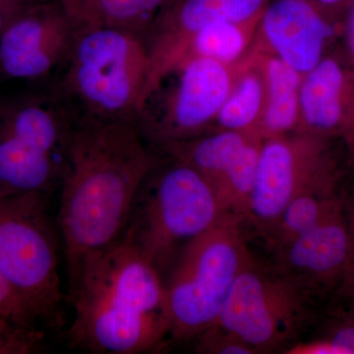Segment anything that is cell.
<instances>
[{"label": "cell", "instance_id": "6da1fadb", "mask_svg": "<svg viewBox=\"0 0 354 354\" xmlns=\"http://www.w3.org/2000/svg\"><path fill=\"white\" fill-rule=\"evenodd\" d=\"M160 155L135 122L74 120L57 223L72 281L84 261L122 236Z\"/></svg>", "mask_w": 354, "mask_h": 354}, {"label": "cell", "instance_id": "7a4b0ae2", "mask_svg": "<svg viewBox=\"0 0 354 354\" xmlns=\"http://www.w3.org/2000/svg\"><path fill=\"white\" fill-rule=\"evenodd\" d=\"M72 348L91 353L157 351L169 337L165 279L131 242L121 236L87 258L69 281Z\"/></svg>", "mask_w": 354, "mask_h": 354}, {"label": "cell", "instance_id": "3957f363", "mask_svg": "<svg viewBox=\"0 0 354 354\" xmlns=\"http://www.w3.org/2000/svg\"><path fill=\"white\" fill-rule=\"evenodd\" d=\"M150 58L141 35L115 27L76 30L51 86L74 120L135 122L145 104Z\"/></svg>", "mask_w": 354, "mask_h": 354}, {"label": "cell", "instance_id": "277c9868", "mask_svg": "<svg viewBox=\"0 0 354 354\" xmlns=\"http://www.w3.org/2000/svg\"><path fill=\"white\" fill-rule=\"evenodd\" d=\"M225 213L213 186L196 169L160 155L135 197L122 236L165 279L185 246Z\"/></svg>", "mask_w": 354, "mask_h": 354}, {"label": "cell", "instance_id": "5b68a950", "mask_svg": "<svg viewBox=\"0 0 354 354\" xmlns=\"http://www.w3.org/2000/svg\"><path fill=\"white\" fill-rule=\"evenodd\" d=\"M243 220L225 213L193 239L165 279L169 337L194 341L218 323L235 279L251 260Z\"/></svg>", "mask_w": 354, "mask_h": 354}, {"label": "cell", "instance_id": "8992f818", "mask_svg": "<svg viewBox=\"0 0 354 354\" xmlns=\"http://www.w3.org/2000/svg\"><path fill=\"white\" fill-rule=\"evenodd\" d=\"M73 116L50 85L13 97L0 94V193L59 189Z\"/></svg>", "mask_w": 354, "mask_h": 354}, {"label": "cell", "instance_id": "52a82bcc", "mask_svg": "<svg viewBox=\"0 0 354 354\" xmlns=\"http://www.w3.org/2000/svg\"><path fill=\"white\" fill-rule=\"evenodd\" d=\"M39 193H0V274L43 329L62 327L58 243Z\"/></svg>", "mask_w": 354, "mask_h": 354}, {"label": "cell", "instance_id": "ba28073f", "mask_svg": "<svg viewBox=\"0 0 354 354\" xmlns=\"http://www.w3.org/2000/svg\"><path fill=\"white\" fill-rule=\"evenodd\" d=\"M308 290L252 259L235 279L216 325L256 353L286 351L299 342L311 316Z\"/></svg>", "mask_w": 354, "mask_h": 354}, {"label": "cell", "instance_id": "9c48e42d", "mask_svg": "<svg viewBox=\"0 0 354 354\" xmlns=\"http://www.w3.org/2000/svg\"><path fill=\"white\" fill-rule=\"evenodd\" d=\"M237 64L204 57L179 62L167 74L174 80L167 92H153L160 94L158 102H146L140 113L138 127L147 143L155 150L205 134L232 90Z\"/></svg>", "mask_w": 354, "mask_h": 354}, {"label": "cell", "instance_id": "30bf717a", "mask_svg": "<svg viewBox=\"0 0 354 354\" xmlns=\"http://www.w3.org/2000/svg\"><path fill=\"white\" fill-rule=\"evenodd\" d=\"M326 140L307 132L263 140L257 176L244 221L263 232L299 193L328 179Z\"/></svg>", "mask_w": 354, "mask_h": 354}, {"label": "cell", "instance_id": "8fae6325", "mask_svg": "<svg viewBox=\"0 0 354 354\" xmlns=\"http://www.w3.org/2000/svg\"><path fill=\"white\" fill-rule=\"evenodd\" d=\"M76 29L53 0H41L0 35V76L53 83L66 64Z\"/></svg>", "mask_w": 354, "mask_h": 354}, {"label": "cell", "instance_id": "7c38bea8", "mask_svg": "<svg viewBox=\"0 0 354 354\" xmlns=\"http://www.w3.org/2000/svg\"><path fill=\"white\" fill-rule=\"evenodd\" d=\"M270 0H169L142 34L150 58L146 100L204 28L262 15Z\"/></svg>", "mask_w": 354, "mask_h": 354}, {"label": "cell", "instance_id": "4fadbf2b", "mask_svg": "<svg viewBox=\"0 0 354 354\" xmlns=\"http://www.w3.org/2000/svg\"><path fill=\"white\" fill-rule=\"evenodd\" d=\"M337 22L312 0H270L252 48L270 53L304 76L324 57Z\"/></svg>", "mask_w": 354, "mask_h": 354}, {"label": "cell", "instance_id": "5bb4252c", "mask_svg": "<svg viewBox=\"0 0 354 354\" xmlns=\"http://www.w3.org/2000/svg\"><path fill=\"white\" fill-rule=\"evenodd\" d=\"M353 130L354 99L348 64L326 55L302 77L297 132L324 138L341 135L351 146Z\"/></svg>", "mask_w": 354, "mask_h": 354}, {"label": "cell", "instance_id": "9a60e30c", "mask_svg": "<svg viewBox=\"0 0 354 354\" xmlns=\"http://www.w3.org/2000/svg\"><path fill=\"white\" fill-rule=\"evenodd\" d=\"M351 239L344 225L330 216L274 249L276 269L308 290L346 264Z\"/></svg>", "mask_w": 354, "mask_h": 354}, {"label": "cell", "instance_id": "2e32d148", "mask_svg": "<svg viewBox=\"0 0 354 354\" xmlns=\"http://www.w3.org/2000/svg\"><path fill=\"white\" fill-rule=\"evenodd\" d=\"M251 50L257 57L265 79V108L259 127L263 140L297 132L300 127L302 76L270 53Z\"/></svg>", "mask_w": 354, "mask_h": 354}, {"label": "cell", "instance_id": "e0dca14e", "mask_svg": "<svg viewBox=\"0 0 354 354\" xmlns=\"http://www.w3.org/2000/svg\"><path fill=\"white\" fill-rule=\"evenodd\" d=\"M254 136L258 135L218 130L185 141L167 144L155 151L189 165L208 180L216 193L230 165Z\"/></svg>", "mask_w": 354, "mask_h": 354}, {"label": "cell", "instance_id": "ac0fdd59", "mask_svg": "<svg viewBox=\"0 0 354 354\" xmlns=\"http://www.w3.org/2000/svg\"><path fill=\"white\" fill-rule=\"evenodd\" d=\"M76 30L115 27L142 36L169 0H53Z\"/></svg>", "mask_w": 354, "mask_h": 354}, {"label": "cell", "instance_id": "d6986e66", "mask_svg": "<svg viewBox=\"0 0 354 354\" xmlns=\"http://www.w3.org/2000/svg\"><path fill=\"white\" fill-rule=\"evenodd\" d=\"M265 79L252 50L237 64L232 90L215 123L220 130L259 135L265 108Z\"/></svg>", "mask_w": 354, "mask_h": 354}, {"label": "cell", "instance_id": "ffe728a7", "mask_svg": "<svg viewBox=\"0 0 354 354\" xmlns=\"http://www.w3.org/2000/svg\"><path fill=\"white\" fill-rule=\"evenodd\" d=\"M261 16L241 22L216 23L204 28L191 39L180 62L188 57H204L221 64H237L252 48Z\"/></svg>", "mask_w": 354, "mask_h": 354}, {"label": "cell", "instance_id": "44dd1931", "mask_svg": "<svg viewBox=\"0 0 354 354\" xmlns=\"http://www.w3.org/2000/svg\"><path fill=\"white\" fill-rule=\"evenodd\" d=\"M327 181L314 184L293 198L265 232L274 250L335 216L330 202L324 194Z\"/></svg>", "mask_w": 354, "mask_h": 354}, {"label": "cell", "instance_id": "7402d4cb", "mask_svg": "<svg viewBox=\"0 0 354 354\" xmlns=\"http://www.w3.org/2000/svg\"><path fill=\"white\" fill-rule=\"evenodd\" d=\"M263 139L254 136L230 165L216 191L223 209L244 220L255 186Z\"/></svg>", "mask_w": 354, "mask_h": 354}, {"label": "cell", "instance_id": "603a6c76", "mask_svg": "<svg viewBox=\"0 0 354 354\" xmlns=\"http://www.w3.org/2000/svg\"><path fill=\"white\" fill-rule=\"evenodd\" d=\"M46 333L38 326L0 318V354H32L46 351Z\"/></svg>", "mask_w": 354, "mask_h": 354}, {"label": "cell", "instance_id": "cb8c5ba5", "mask_svg": "<svg viewBox=\"0 0 354 354\" xmlns=\"http://www.w3.org/2000/svg\"><path fill=\"white\" fill-rule=\"evenodd\" d=\"M197 353L208 354H255V349L236 335L215 325L194 339Z\"/></svg>", "mask_w": 354, "mask_h": 354}, {"label": "cell", "instance_id": "d4e9b609", "mask_svg": "<svg viewBox=\"0 0 354 354\" xmlns=\"http://www.w3.org/2000/svg\"><path fill=\"white\" fill-rule=\"evenodd\" d=\"M0 318L11 319L17 322L39 327L1 274H0Z\"/></svg>", "mask_w": 354, "mask_h": 354}, {"label": "cell", "instance_id": "484cf974", "mask_svg": "<svg viewBox=\"0 0 354 354\" xmlns=\"http://www.w3.org/2000/svg\"><path fill=\"white\" fill-rule=\"evenodd\" d=\"M41 0H0V35L14 20Z\"/></svg>", "mask_w": 354, "mask_h": 354}, {"label": "cell", "instance_id": "4316f807", "mask_svg": "<svg viewBox=\"0 0 354 354\" xmlns=\"http://www.w3.org/2000/svg\"><path fill=\"white\" fill-rule=\"evenodd\" d=\"M344 35H346V55H348V67L349 77H351V87H353L354 99V0H351L348 11L342 21ZM351 147L354 148V130L353 139Z\"/></svg>", "mask_w": 354, "mask_h": 354}, {"label": "cell", "instance_id": "83f0119b", "mask_svg": "<svg viewBox=\"0 0 354 354\" xmlns=\"http://www.w3.org/2000/svg\"><path fill=\"white\" fill-rule=\"evenodd\" d=\"M316 6L320 7L324 12L332 18L333 20L344 21V15L348 11L351 0H312Z\"/></svg>", "mask_w": 354, "mask_h": 354}]
</instances>
